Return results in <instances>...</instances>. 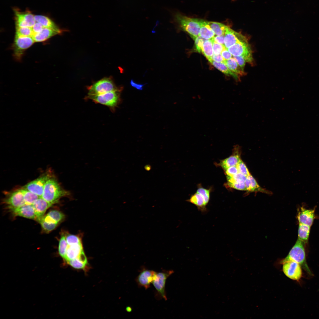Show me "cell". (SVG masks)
I'll return each instance as SVG.
<instances>
[{
  "label": "cell",
  "instance_id": "cell-1",
  "mask_svg": "<svg viewBox=\"0 0 319 319\" xmlns=\"http://www.w3.org/2000/svg\"><path fill=\"white\" fill-rule=\"evenodd\" d=\"M67 194V192L62 188L57 180L51 177L45 183L41 197L53 204Z\"/></svg>",
  "mask_w": 319,
  "mask_h": 319
},
{
  "label": "cell",
  "instance_id": "cell-2",
  "mask_svg": "<svg viewBox=\"0 0 319 319\" xmlns=\"http://www.w3.org/2000/svg\"><path fill=\"white\" fill-rule=\"evenodd\" d=\"M304 243L298 239L288 255L283 260H291L298 263L308 274L312 275V274L306 261Z\"/></svg>",
  "mask_w": 319,
  "mask_h": 319
},
{
  "label": "cell",
  "instance_id": "cell-3",
  "mask_svg": "<svg viewBox=\"0 0 319 319\" xmlns=\"http://www.w3.org/2000/svg\"><path fill=\"white\" fill-rule=\"evenodd\" d=\"M121 89H119L99 95H87V98L96 103L106 105L114 109L121 102Z\"/></svg>",
  "mask_w": 319,
  "mask_h": 319
},
{
  "label": "cell",
  "instance_id": "cell-4",
  "mask_svg": "<svg viewBox=\"0 0 319 319\" xmlns=\"http://www.w3.org/2000/svg\"><path fill=\"white\" fill-rule=\"evenodd\" d=\"M175 19L182 29L188 33L194 40L199 36L200 28L199 19L178 14L176 15Z\"/></svg>",
  "mask_w": 319,
  "mask_h": 319
},
{
  "label": "cell",
  "instance_id": "cell-5",
  "mask_svg": "<svg viewBox=\"0 0 319 319\" xmlns=\"http://www.w3.org/2000/svg\"><path fill=\"white\" fill-rule=\"evenodd\" d=\"M174 272L173 270H163L157 272L156 276L152 284L156 291V297L158 299L167 300L165 291V284L167 279Z\"/></svg>",
  "mask_w": 319,
  "mask_h": 319
},
{
  "label": "cell",
  "instance_id": "cell-6",
  "mask_svg": "<svg viewBox=\"0 0 319 319\" xmlns=\"http://www.w3.org/2000/svg\"><path fill=\"white\" fill-rule=\"evenodd\" d=\"M87 95H94L104 94L119 89L110 78L102 79L88 88Z\"/></svg>",
  "mask_w": 319,
  "mask_h": 319
},
{
  "label": "cell",
  "instance_id": "cell-7",
  "mask_svg": "<svg viewBox=\"0 0 319 319\" xmlns=\"http://www.w3.org/2000/svg\"><path fill=\"white\" fill-rule=\"evenodd\" d=\"M233 56H242L246 62L253 63L252 51L248 42H238L227 48Z\"/></svg>",
  "mask_w": 319,
  "mask_h": 319
},
{
  "label": "cell",
  "instance_id": "cell-8",
  "mask_svg": "<svg viewBox=\"0 0 319 319\" xmlns=\"http://www.w3.org/2000/svg\"><path fill=\"white\" fill-rule=\"evenodd\" d=\"M35 42L32 37L16 35L13 45L14 57L17 59H20L25 51Z\"/></svg>",
  "mask_w": 319,
  "mask_h": 319
},
{
  "label": "cell",
  "instance_id": "cell-9",
  "mask_svg": "<svg viewBox=\"0 0 319 319\" xmlns=\"http://www.w3.org/2000/svg\"><path fill=\"white\" fill-rule=\"evenodd\" d=\"M282 270L285 275L293 280L298 281L302 276V267L298 263L291 260L283 261Z\"/></svg>",
  "mask_w": 319,
  "mask_h": 319
},
{
  "label": "cell",
  "instance_id": "cell-10",
  "mask_svg": "<svg viewBox=\"0 0 319 319\" xmlns=\"http://www.w3.org/2000/svg\"><path fill=\"white\" fill-rule=\"evenodd\" d=\"M51 177L50 175L45 174L29 183L23 188L42 197L45 183Z\"/></svg>",
  "mask_w": 319,
  "mask_h": 319
},
{
  "label": "cell",
  "instance_id": "cell-11",
  "mask_svg": "<svg viewBox=\"0 0 319 319\" xmlns=\"http://www.w3.org/2000/svg\"><path fill=\"white\" fill-rule=\"evenodd\" d=\"M157 272L152 270L143 268L136 278V281L138 286L147 289L155 279Z\"/></svg>",
  "mask_w": 319,
  "mask_h": 319
},
{
  "label": "cell",
  "instance_id": "cell-12",
  "mask_svg": "<svg viewBox=\"0 0 319 319\" xmlns=\"http://www.w3.org/2000/svg\"><path fill=\"white\" fill-rule=\"evenodd\" d=\"M9 209L17 208L25 204L22 189H17L9 194L4 201Z\"/></svg>",
  "mask_w": 319,
  "mask_h": 319
},
{
  "label": "cell",
  "instance_id": "cell-13",
  "mask_svg": "<svg viewBox=\"0 0 319 319\" xmlns=\"http://www.w3.org/2000/svg\"><path fill=\"white\" fill-rule=\"evenodd\" d=\"M15 19L16 27H32L36 22L34 16L31 12H21L16 10Z\"/></svg>",
  "mask_w": 319,
  "mask_h": 319
},
{
  "label": "cell",
  "instance_id": "cell-14",
  "mask_svg": "<svg viewBox=\"0 0 319 319\" xmlns=\"http://www.w3.org/2000/svg\"><path fill=\"white\" fill-rule=\"evenodd\" d=\"M224 36V45L227 49L238 42H248L245 36L228 27L226 30Z\"/></svg>",
  "mask_w": 319,
  "mask_h": 319
},
{
  "label": "cell",
  "instance_id": "cell-15",
  "mask_svg": "<svg viewBox=\"0 0 319 319\" xmlns=\"http://www.w3.org/2000/svg\"><path fill=\"white\" fill-rule=\"evenodd\" d=\"M9 210L14 216L36 220V216L32 205L25 204L19 207Z\"/></svg>",
  "mask_w": 319,
  "mask_h": 319
},
{
  "label": "cell",
  "instance_id": "cell-16",
  "mask_svg": "<svg viewBox=\"0 0 319 319\" xmlns=\"http://www.w3.org/2000/svg\"><path fill=\"white\" fill-rule=\"evenodd\" d=\"M63 31L61 29L56 30L44 27L40 32L34 34L32 37L35 42H43L53 36L61 33Z\"/></svg>",
  "mask_w": 319,
  "mask_h": 319
},
{
  "label": "cell",
  "instance_id": "cell-17",
  "mask_svg": "<svg viewBox=\"0 0 319 319\" xmlns=\"http://www.w3.org/2000/svg\"><path fill=\"white\" fill-rule=\"evenodd\" d=\"M239 147L236 146L234 149L233 153L229 157L221 160L219 165L224 170L233 166H237L241 160L239 152Z\"/></svg>",
  "mask_w": 319,
  "mask_h": 319
},
{
  "label": "cell",
  "instance_id": "cell-18",
  "mask_svg": "<svg viewBox=\"0 0 319 319\" xmlns=\"http://www.w3.org/2000/svg\"><path fill=\"white\" fill-rule=\"evenodd\" d=\"M52 205L47 202L41 197H39L32 204L36 216V220L38 221L44 216L47 210Z\"/></svg>",
  "mask_w": 319,
  "mask_h": 319
},
{
  "label": "cell",
  "instance_id": "cell-19",
  "mask_svg": "<svg viewBox=\"0 0 319 319\" xmlns=\"http://www.w3.org/2000/svg\"><path fill=\"white\" fill-rule=\"evenodd\" d=\"M315 218V211L302 207L298 213L297 218L299 223L310 227L312 225Z\"/></svg>",
  "mask_w": 319,
  "mask_h": 319
},
{
  "label": "cell",
  "instance_id": "cell-20",
  "mask_svg": "<svg viewBox=\"0 0 319 319\" xmlns=\"http://www.w3.org/2000/svg\"><path fill=\"white\" fill-rule=\"evenodd\" d=\"M187 201L196 206L198 210L202 213H206L207 211L205 202L203 196L196 192L191 196Z\"/></svg>",
  "mask_w": 319,
  "mask_h": 319
},
{
  "label": "cell",
  "instance_id": "cell-21",
  "mask_svg": "<svg viewBox=\"0 0 319 319\" xmlns=\"http://www.w3.org/2000/svg\"><path fill=\"white\" fill-rule=\"evenodd\" d=\"M83 251L82 243L68 245L64 260L68 261L78 258Z\"/></svg>",
  "mask_w": 319,
  "mask_h": 319
},
{
  "label": "cell",
  "instance_id": "cell-22",
  "mask_svg": "<svg viewBox=\"0 0 319 319\" xmlns=\"http://www.w3.org/2000/svg\"><path fill=\"white\" fill-rule=\"evenodd\" d=\"M67 262L71 267L77 269H85L88 265L87 259L84 251L78 258Z\"/></svg>",
  "mask_w": 319,
  "mask_h": 319
},
{
  "label": "cell",
  "instance_id": "cell-23",
  "mask_svg": "<svg viewBox=\"0 0 319 319\" xmlns=\"http://www.w3.org/2000/svg\"><path fill=\"white\" fill-rule=\"evenodd\" d=\"M200 26L199 35L202 38L206 40L212 39L215 34L207 23V21L199 19Z\"/></svg>",
  "mask_w": 319,
  "mask_h": 319
},
{
  "label": "cell",
  "instance_id": "cell-24",
  "mask_svg": "<svg viewBox=\"0 0 319 319\" xmlns=\"http://www.w3.org/2000/svg\"><path fill=\"white\" fill-rule=\"evenodd\" d=\"M245 183L247 191L268 193V191L261 187L254 178L251 175L247 177Z\"/></svg>",
  "mask_w": 319,
  "mask_h": 319
},
{
  "label": "cell",
  "instance_id": "cell-25",
  "mask_svg": "<svg viewBox=\"0 0 319 319\" xmlns=\"http://www.w3.org/2000/svg\"><path fill=\"white\" fill-rule=\"evenodd\" d=\"M209 61L214 67L225 74L232 77L237 81L240 80V77L231 71L224 63L217 62L211 59Z\"/></svg>",
  "mask_w": 319,
  "mask_h": 319
},
{
  "label": "cell",
  "instance_id": "cell-26",
  "mask_svg": "<svg viewBox=\"0 0 319 319\" xmlns=\"http://www.w3.org/2000/svg\"><path fill=\"white\" fill-rule=\"evenodd\" d=\"M223 63L226 64L231 71L239 77L245 75L246 73L241 69L233 58L228 60H224Z\"/></svg>",
  "mask_w": 319,
  "mask_h": 319
},
{
  "label": "cell",
  "instance_id": "cell-27",
  "mask_svg": "<svg viewBox=\"0 0 319 319\" xmlns=\"http://www.w3.org/2000/svg\"><path fill=\"white\" fill-rule=\"evenodd\" d=\"M36 22L41 24L44 27H46L56 30L60 29L55 23L48 17L41 15H37L34 16Z\"/></svg>",
  "mask_w": 319,
  "mask_h": 319
},
{
  "label": "cell",
  "instance_id": "cell-28",
  "mask_svg": "<svg viewBox=\"0 0 319 319\" xmlns=\"http://www.w3.org/2000/svg\"><path fill=\"white\" fill-rule=\"evenodd\" d=\"M207 23L211 28L217 36L224 35L227 26L220 23L214 22H208Z\"/></svg>",
  "mask_w": 319,
  "mask_h": 319
},
{
  "label": "cell",
  "instance_id": "cell-29",
  "mask_svg": "<svg viewBox=\"0 0 319 319\" xmlns=\"http://www.w3.org/2000/svg\"><path fill=\"white\" fill-rule=\"evenodd\" d=\"M310 227L299 223L298 230V239L304 243L307 242L309 237Z\"/></svg>",
  "mask_w": 319,
  "mask_h": 319
},
{
  "label": "cell",
  "instance_id": "cell-30",
  "mask_svg": "<svg viewBox=\"0 0 319 319\" xmlns=\"http://www.w3.org/2000/svg\"><path fill=\"white\" fill-rule=\"evenodd\" d=\"M201 52L208 61L211 60L214 53L213 43L211 39L206 40L203 45Z\"/></svg>",
  "mask_w": 319,
  "mask_h": 319
},
{
  "label": "cell",
  "instance_id": "cell-31",
  "mask_svg": "<svg viewBox=\"0 0 319 319\" xmlns=\"http://www.w3.org/2000/svg\"><path fill=\"white\" fill-rule=\"evenodd\" d=\"M25 204L32 205L39 197L36 194L23 188H22Z\"/></svg>",
  "mask_w": 319,
  "mask_h": 319
},
{
  "label": "cell",
  "instance_id": "cell-32",
  "mask_svg": "<svg viewBox=\"0 0 319 319\" xmlns=\"http://www.w3.org/2000/svg\"><path fill=\"white\" fill-rule=\"evenodd\" d=\"M68 245L66 237L62 235L59 241L58 250L60 255L64 259L65 258Z\"/></svg>",
  "mask_w": 319,
  "mask_h": 319
},
{
  "label": "cell",
  "instance_id": "cell-33",
  "mask_svg": "<svg viewBox=\"0 0 319 319\" xmlns=\"http://www.w3.org/2000/svg\"><path fill=\"white\" fill-rule=\"evenodd\" d=\"M16 35L32 37L34 34L32 27H16Z\"/></svg>",
  "mask_w": 319,
  "mask_h": 319
},
{
  "label": "cell",
  "instance_id": "cell-34",
  "mask_svg": "<svg viewBox=\"0 0 319 319\" xmlns=\"http://www.w3.org/2000/svg\"><path fill=\"white\" fill-rule=\"evenodd\" d=\"M47 214L58 223L61 221L64 218V214L57 210H51Z\"/></svg>",
  "mask_w": 319,
  "mask_h": 319
},
{
  "label": "cell",
  "instance_id": "cell-35",
  "mask_svg": "<svg viewBox=\"0 0 319 319\" xmlns=\"http://www.w3.org/2000/svg\"><path fill=\"white\" fill-rule=\"evenodd\" d=\"M227 182L242 183H245L247 177L239 172L232 176H227Z\"/></svg>",
  "mask_w": 319,
  "mask_h": 319
},
{
  "label": "cell",
  "instance_id": "cell-36",
  "mask_svg": "<svg viewBox=\"0 0 319 319\" xmlns=\"http://www.w3.org/2000/svg\"><path fill=\"white\" fill-rule=\"evenodd\" d=\"M38 221L40 223L43 230L46 232L53 230L56 227L58 224L47 222L42 219H39Z\"/></svg>",
  "mask_w": 319,
  "mask_h": 319
},
{
  "label": "cell",
  "instance_id": "cell-37",
  "mask_svg": "<svg viewBox=\"0 0 319 319\" xmlns=\"http://www.w3.org/2000/svg\"><path fill=\"white\" fill-rule=\"evenodd\" d=\"M66 237L68 245H71L81 243L80 239L77 236L69 234Z\"/></svg>",
  "mask_w": 319,
  "mask_h": 319
},
{
  "label": "cell",
  "instance_id": "cell-38",
  "mask_svg": "<svg viewBox=\"0 0 319 319\" xmlns=\"http://www.w3.org/2000/svg\"><path fill=\"white\" fill-rule=\"evenodd\" d=\"M236 166L239 172L246 177L250 175L246 165L241 160Z\"/></svg>",
  "mask_w": 319,
  "mask_h": 319
},
{
  "label": "cell",
  "instance_id": "cell-39",
  "mask_svg": "<svg viewBox=\"0 0 319 319\" xmlns=\"http://www.w3.org/2000/svg\"><path fill=\"white\" fill-rule=\"evenodd\" d=\"M196 192L203 196L206 203L207 204L210 198V190L201 187L198 189Z\"/></svg>",
  "mask_w": 319,
  "mask_h": 319
},
{
  "label": "cell",
  "instance_id": "cell-40",
  "mask_svg": "<svg viewBox=\"0 0 319 319\" xmlns=\"http://www.w3.org/2000/svg\"><path fill=\"white\" fill-rule=\"evenodd\" d=\"M206 40L200 36H198L194 40L196 50L199 53L201 52L203 45Z\"/></svg>",
  "mask_w": 319,
  "mask_h": 319
},
{
  "label": "cell",
  "instance_id": "cell-41",
  "mask_svg": "<svg viewBox=\"0 0 319 319\" xmlns=\"http://www.w3.org/2000/svg\"><path fill=\"white\" fill-rule=\"evenodd\" d=\"M227 184L228 186L236 189L242 191H247L245 183H238L227 182Z\"/></svg>",
  "mask_w": 319,
  "mask_h": 319
},
{
  "label": "cell",
  "instance_id": "cell-42",
  "mask_svg": "<svg viewBox=\"0 0 319 319\" xmlns=\"http://www.w3.org/2000/svg\"><path fill=\"white\" fill-rule=\"evenodd\" d=\"M213 49L214 54L218 55L220 54L225 48L224 45L219 44L213 42Z\"/></svg>",
  "mask_w": 319,
  "mask_h": 319
},
{
  "label": "cell",
  "instance_id": "cell-43",
  "mask_svg": "<svg viewBox=\"0 0 319 319\" xmlns=\"http://www.w3.org/2000/svg\"><path fill=\"white\" fill-rule=\"evenodd\" d=\"M224 171L227 176H232L239 172L236 166L229 167Z\"/></svg>",
  "mask_w": 319,
  "mask_h": 319
},
{
  "label": "cell",
  "instance_id": "cell-44",
  "mask_svg": "<svg viewBox=\"0 0 319 319\" xmlns=\"http://www.w3.org/2000/svg\"><path fill=\"white\" fill-rule=\"evenodd\" d=\"M233 58L236 60L237 64L243 71L246 61L244 58L242 56H233Z\"/></svg>",
  "mask_w": 319,
  "mask_h": 319
},
{
  "label": "cell",
  "instance_id": "cell-45",
  "mask_svg": "<svg viewBox=\"0 0 319 319\" xmlns=\"http://www.w3.org/2000/svg\"><path fill=\"white\" fill-rule=\"evenodd\" d=\"M44 27L39 22H36L33 26L32 27L34 34L40 32Z\"/></svg>",
  "mask_w": 319,
  "mask_h": 319
},
{
  "label": "cell",
  "instance_id": "cell-46",
  "mask_svg": "<svg viewBox=\"0 0 319 319\" xmlns=\"http://www.w3.org/2000/svg\"><path fill=\"white\" fill-rule=\"evenodd\" d=\"M224 35L214 36L211 40L212 42L224 45Z\"/></svg>",
  "mask_w": 319,
  "mask_h": 319
},
{
  "label": "cell",
  "instance_id": "cell-47",
  "mask_svg": "<svg viewBox=\"0 0 319 319\" xmlns=\"http://www.w3.org/2000/svg\"><path fill=\"white\" fill-rule=\"evenodd\" d=\"M221 54L224 60H228L230 59L232 56L226 48L223 50Z\"/></svg>",
  "mask_w": 319,
  "mask_h": 319
},
{
  "label": "cell",
  "instance_id": "cell-48",
  "mask_svg": "<svg viewBox=\"0 0 319 319\" xmlns=\"http://www.w3.org/2000/svg\"><path fill=\"white\" fill-rule=\"evenodd\" d=\"M211 59L218 62H224V59L221 54L215 55L214 54L212 56Z\"/></svg>",
  "mask_w": 319,
  "mask_h": 319
},
{
  "label": "cell",
  "instance_id": "cell-49",
  "mask_svg": "<svg viewBox=\"0 0 319 319\" xmlns=\"http://www.w3.org/2000/svg\"><path fill=\"white\" fill-rule=\"evenodd\" d=\"M130 83L132 87L139 90H142L143 89V86L145 84H142L136 83L133 79L131 80Z\"/></svg>",
  "mask_w": 319,
  "mask_h": 319
},
{
  "label": "cell",
  "instance_id": "cell-50",
  "mask_svg": "<svg viewBox=\"0 0 319 319\" xmlns=\"http://www.w3.org/2000/svg\"><path fill=\"white\" fill-rule=\"evenodd\" d=\"M126 310L128 312H131L132 311V308L130 306H127L126 307Z\"/></svg>",
  "mask_w": 319,
  "mask_h": 319
}]
</instances>
